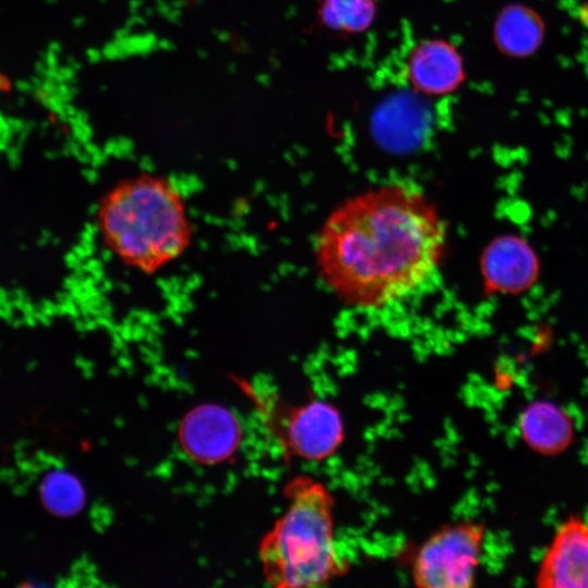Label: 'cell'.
<instances>
[{"mask_svg":"<svg viewBox=\"0 0 588 588\" xmlns=\"http://www.w3.org/2000/svg\"><path fill=\"white\" fill-rule=\"evenodd\" d=\"M95 228L100 245L114 261L150 275L183 257L193 238L181 187L151 173L113 182L100 196Z\"/></svg>","mask_w":588,"mask_h":588,"instance_id":"2","label":"cell"},{"mask_svg":"<svg viewBox=\"0 0 588 588\" xmlns=\"http://www.w3.org/2000/svg\"><path fill=\"white\" fill-rule=\"evenodd\" d=\"M539 588H588V522L571 515L555 529L538 564Z\"/></svg>","mask_w":588,"mask_h":588,"instance_id":"5","label":"cell"},{"mask_svg":"<svg viewBox=\"0 0 588 588\" xmlns=\"http://www.w3.org/2000/svg\"><path fill=\"white\" fill-rule=\"evenodd\" d=\"M518 432L534 452L556 456L571 446L575 437V422L572 415L560 405L537 400L522 411Z\"/></svg>","mask_w":588,"mask_h":588,"instance_id":"11","label":"cell"},{"mask_svg":"<svg viewBox=\"0 0 588 588\" xmlns=\"http://www.w3.org/2000/svg\"><path fill=\"white\" fill-rule=\"evenodd\" d=\"M290 506L264 538L266 578L277 587L314 586L340 571L332 538L330 499L319 485L299 479L289 490Z\"/></svg>","mask_w":588,"mask_h":588,"instance_id":"3","label":"cell"},{"mask_svg":"<svg viewBox=\"0 0 588 588\" xmlns=\"http://www.w3.org/2000/svg\"><path fill=\"white\" fill-rule=\"evenodd\" d=\"M480 268L486 292L515 295L536 283L540 265L535 249L525 238L507 234L486 246Z\"/></svg>","mask_w":588,"mask_h":588,"instance_id":"7","label":"cell"},{"mask_svg":"<svg viewBox=\"0 0 588 588\" xmlns=\"http://www.w3.org/2000/svg\"><path fill=\"white\" fill-rule=\"evenodd\" d=\"M429 121L428 109L419 98L397 93L378 105L371 125L380 144L393 150H408L422 140Z\"/></svg>","mask_w":588,"mask_h":588,"instance_id":"10","label":"cell"},{"mask_svg":"<svg viewBox=\"0 0 588 588\" xmlns=\"http://www.w3.org/2000/svg\"><path fill=\"white\" fill-rule=\"evenodd\" d=\"M406 66L414 88L429 96L450 94L465 79L462 56L442 39H428L415 46Z\"/></svg>","mask_w":588,"mask_h":588,"instance_id":"9","label":"cell"},{"mask_svg":"<svg viewBox=\"0 0 588 588\" xmlns=\"http://www.w3.org/2000/svg\"><path fill=\"white\" fill-rule=\"evenodd\" d=\"M376 12L375 0H321L318 15L333 32L357 34L369 28Z\"/></svg>","mask_w":588,"mask_h":588,"instance_id":"13","label":"cell"},{"mask_svg":"<svg viewBox=\"0 0 588 588\" xmlns=\"http://www.w3.org/2000/svg\"><path fill=\"white\" fill-rule=\"evenodd\" d=\"M483 537V527L473 523L445 528L431 537L416 556L417 583L437 588L470 587Z\"/></svg>","mask_w":588,"mask_h":588,"instance_id":"4","label":"cell"},{"mask_svg":"<svg viewBox=\"0 0 588 588\" xmlns=\"http://www.w3.org/2000/svg\"><path fill=\"white\" fill-rule=\"evenodd\" d=\"M39 491L46 509L58 516L74 515L83 506V488L70 473H49L42 479Z\"/></svg>","mask_w":588,"mask_h":588,"instance_id":"14","label":"cell"},{"mask_svg":"<svg viewBox=\"0 0 588 588\" xmlns=\"http://www.w3.org/2000/svg\"><path fill=\"white\" fill-rule=\"evenodd\" d=\"M277 416L281 444L302 457H326L341 442L342 420L336 409L328 403L315 401Z\"/></svg>","mask_w":588,"mask_h":588,"instance_id":"6","label":"cell"},{"mask_svg":"<svg viewBox=\"0 0 588 588\" xmlns=\"http://www.w3.org/2000/svg\"><path fill=\"white\" fill-rule=\"evenodd\" d=\"M546 35L542 16L523 3L505 5L498 14L493 26L497 48L506 57L522 59L536 53Z\"/></svg>","mask_w":588,"mask_h":588,"instance_id":"12","label":"cell"},{"mask_svg":"<svg viewBox=\"0 0 588 588\" xmlns=\"http://www.w3.org/2000/svg\"><path fill=\"white\" fill-rule=\"evenodd\" d=\"M179 438L192 458L203 464H216L234 453L241 429L228 409L219 405H200L184 417Z\"/></svg>","mask_w":588,"mask_h":588,"instance_id":"8","label":"cell"},{"mask_svg":"<svg viewBox=\"0 0 588 588\" xmlns=\"http://www.w3.org/2000/svg\"><path fill=\"white\" fill-rule=\"evenodd\" d=\"M446 228L416 187L391 182L339 205L315 244L318 274L344 304L376 309L417 292L439 269Z\"/></svg>","mask_w":588,"mask_h":588,"instance_id":"1","label":"cell"}]
</instances>
